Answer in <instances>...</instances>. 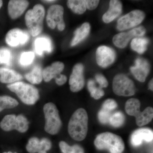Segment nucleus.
Listing matches in <instances>:
<instances>
[{"label":"nucleus","instance_id":"obj_20","mask_svg":"<svg viewBox=\"0 0 153 153\" xmlns=\"http://www.w3.org/2000/svg\"><path fill=\"white\" fill-rule=\"evenodd\" d=\"M64 68V64L60 62H54L51 66H47L43 71V77L44 81L48 82L53 78H57L61 74Z\"/></svg>","mask_w":153,"mask_h":153},{"label":"nucleus","instance_id":"obj_29","mask_svg":"<svg viewBox=\"0 0 153 153\" xmlns=\"http://www.w3.org/2000/svg\"><path fill=\"white\" fill-rule=\"evenodd\" d=\"M59 147L63 153H84V150L79 145L70 146L63 141L59 143Z\"/></svg>","mask_w":153,"mask_h":153},{"label":"nucleus","instance_id":"obj_24","mask_svg":"<svg viewBox=\"0 0 153 153\" xmlns=\"http://www.w3.org/2000/svg\"><path fill=\"white\" fill-rule=\"evenodd\" d=\"M25 77L32 84H40L43 79V71L41 66L38 65L34 66L30 72L25 74Z\"/></svg>","mask_w":153,"mask_h":153},{"label":"nucleus","instance_id":"obj_39","mask_svg":"<svg viewBox=\"0 0 153 153\" xmlns=\"http://www.w3.org/2000/svg\"><path fill=\"white\" fill-rule=\"evenodd\" d=\"M53 1V0H51V1H43L46 2H52L53 1Z\"/></svg>","mask_w":153,"mask_h":153},{"label":"nucleus","instance_id":"obj_25","mask_svg":"<svg viewBox=\"0 0 153 153\" xmlns=\"http://www.w3.org/2000/svg\"><path fill=\"white\" fill-rule=\"evenodd\" d=\"M149 42V40L146 38H134L131 44V49L139 54H143L146 50Z\"/></svg>","mask_w":153,"mask_h":153},{"label":"nucleus","instance_id":"obj_26","mask_svg":"<svg viewBox=\"0 0 153 153\" xmlns=\"http://www.w3.org/2000/svg\"><path fill=\"white\" fill-rule=\"evenodd\" d=\"M67 5L75 13L82 14L86 10L85 0H69L67 1Z\"/></svg>","mask_w":153,"mask_h":153},{"label":"nucleus","instance_id":"obj_18","mask_svg":"<svg viewBox=\"0 0 153 153\" xmlns=\"http://www.w3.org/2000/svg\"><path fill=\"white\" fill-rule=\"evenodd\" d=\"M29 3L25 0H11L8 5V11L11 19H16L23 14L29 6Z\"/></svg>","mask_w":153,"mask_h":153},{"label":"nucleus","instance_id":"obj_19","mask_svg":"<svg viewBox=\"0 0 153 153\" xmlns=\"http://www.w3.org/2000/svg\"><path fill=\"white\" fill-rule=\"evenodd\" d=\"M122 11V4L120 1L112 0L109 3L108 10L103 15L102 20L105 23H110L120 15Z\"/></svg>","mask_w":153,"mask_h":153},{"label":"nucleus","instance_id":"obj_7","mask_svg":"<svg viewBox=\"0 0 153 153\" xmlns=\"http://www.w3.org/2000/svg\"><path fill=\"white\" fill-rule=\"evenodd\" d=\"M0 127L6 131L16 130L21 133L26 132L29 128V122L27 118L22 114L7 115L0 123Z\"/></svg>","mask_w":153,"mask_h":153},{"label":"nucleus","instance_id":"obj_33","mask_svg":"<svg viewBox=\"0 0 153 153\" xmlns=\"http://www.w3.org/2000/svg\"><path fill=\"white\" fill-rule=\"evenodd\" d=\"M111 111L102 108L98 114V119L100 122L102 124L108 123L111 115Z\"/></svg>","mask_w":153,"mask_h":153},{"label":"nucleus","instance_id":"obj_13","mask_svg":"<svg viewBox=\"0 0 153 153\" xmlns=\"http://www.w3.org/2000/svg\"><path fill=\"white\" fill-rule=\"evenodd\" d=\"M115 52L111 48L105 46H100L97 49V63L102 68H106L114 62Z\"/></svg>","mask_w":153,"mask_h":153},{"label":"nucleus","instance_id":"obj_23","mask_svg":"<svg viewBox=\"0 0 153 153\" xmlns=\"http://www.w3.org/2000/svg\"><path fill=\"white\" fill-rule=\"evenodd\" d=\"M90 30V25L88 23L82 24L80 27L74 32V36L71 43V47L76 46L86 38Z\"/></svg>","mask_w":153,"mask_h":153},{"label":"nucleus","instance_id":"obj_8","mask_svg":"<svg viewBox=\"0 0 153 153\" xmlns=\"http://www.w3.org/2000/svg\"><path fill=\"white\" fill-rule=\"evenodd\" d=\"M112 88L114 92L120 96H132L135 93L133 81L123 74H118L114 76Z\"/></svg>","mask_w":153,"mask_h":153},{"label":"nucleus","instance_id":"obj_2","mask_svg":"<svg viewBox=\"0 0 153 153\" xmlns=\"http://www.w3.org/2000/svg\"><path fill=\"white\" fill-rule=\"evenodd\" d=\"M96 147L99 150H107L110 153H122L125 144L120 137L112 133L106 132L99 134L94 141Z\"/></svg>","mask_w":153,"mask_h":153},{"label":"nucleus","instance_id":"obj_41","mask_svg":"<svg viewBox=\"0 0 153 153\" xmlns=\"http://www.w3.org/2000/svg\"><path fill=\"white\" fill-rule=\"evenodd\" d=\"M3 153H17L16 152H15V153H13V152H4Z\"/></svg>","mask_w":153,"mask_h":153},{"label":"nucleus","instance_id":"obj_16","mask_svg":"<svg viewBox=\"0 0 153 153\" xmlns=\"http://www.w3.org/2000/svg\"><path fill=\"white\" fill-rule=\"evenodd\" d=\"M130 70L137 80L144 82L149 72V64L145 59L138 58L135 60V65L131 67Z\"/></svg>","mask_w":153,"mask_h":153},{"label":"nucleus","instance_id":"obj_37","mask_svg":"<svg viewBox=\"0 0 153 153\" xmlns=\"http://www.w3.org/2000/svg\"><path fill=\"white\" fill-rule=\"evenodd\" d=\"M55 82L57 85H63L67 81V77L64 74H60L57 78H55Z\"/></svg>","mask_w":153,"mask_h":153},{"label":"nucleus","instance_id":"obj_4","mask_svg":"<svg viewBox=\"0 0 153 153\" xmlns=\"http://www.w3.org/2000/svg\"><path fill=\"white\" fill-rule=\"evenodd\" d=\"M141 103L139 100L131 98L126 103V112L129 115L135 117L137 125L143 126L149 123L153 118V108L148 107L142 111H140Z\"/></svg>","mask_w":153,"mask_h":153},{"label":"nucleus","instance_id":"obj_22","mask_svg":"<svg viewBox=\"0 0 153 153\" xmlns=\"http://www.w3.org/2000/svg\"><path fill=\"white\" fill-rule=\"evenodd\" d=\"M35 49L37 54L42 55L44 52L50 53L52 51V41L47 37H39L35 41Z\"/></svg>","mask_w":153,"mask_h":153},{"label":"nucleus","instance_id":"obj_36","mask_svg":"<svg viewBox=\"0 0 153 153\" xmlns=\"http://www.w3.org/2000/svg\"><path fill=\"white\" fill-rule=\"evenodd\" d=\"M99 1H94V0H85L86 9L89 10H93L96 8L98 6Z\"/></svg>","mask_w":153,"mask_h":153},{"label":"nucleus","instance_id":"obj_17","mask_svg":"<svg viewBox=\"0 0 153 153\" xmlns=\"http://www.w3.org/2000/svg\"><path fill=\"white\" fill-rule=\"evenodd\" d=\"M153 139V132L152 130L147 128H139L132 134L131 143L134 146L137 147L140 146L144 141L150 142Z\"/></svg>","mask_w":153,"mask_h":153},{"label":"nucleus","instance_id":"obj_27","mask_svg":"<svg viewBox=\"0 0 153 153\" xmlns=\"http://www.w3.org/2000/svg\"><path fill=\"white\" fill-rule=\"evenodd\" d=\"M19 105L16 100L8 96H0V112L3 110L14 108Z\"/></svg>","mask_w":153,"mask_h":153},{"label":"nucleus","instance_id":"obj_3","mask_svg":"<svg viewBox=\"0 0 153 153\" xmlns=\"http://www.w3.org/2000/svg\"><path fill=\"white\" fill-rule=\"evenodd\" d=\"M7 87L16 93L23 103L28 105L35 104L40 97L38 89L25 82L19 81L9 84Z\"/></svg>","mask_w":153,"mask_h":153},{"label":"nucleus","instance_id":"obj_38","mask_svg":"<svg viewBox=\"0 0 153 153\" xmlns=\"http://www.w3.org/2000/svg\"><path fill=\"white\" fill-rule=\"evenodd\" d=\"M149 88L151 91H153V79L151 80L150 82L149 83Z\"/></svg>","mask_w":153,"mask_h":153},{"label":"nucleus","instance_id":"obj_6","mask_svg":"<svg viewBox=\"0 0 153 153\" xmlns=\"http://www.w3.org/2000/svg\"><path fill=\"white\" fill-rule=\"evenodd\" d=\"M43 110L46 120L45 131L50 134H56L62 126V122L57 107L54 103L49 102L44 105Z\"/></svg>","mask_w":153,"mask_h":153},{"label":"nucleus","instance_id":"obj_15","mask_svg":"<svg viewBox=\"0 0 153 153\" xmlns=\"http://www.w3.org/2000/svg\"><path fill=\"white\" fill-rule=\"evenodd\" d=\"M29 40L27 33L19 29H13L8 32L5 41L7 44L12 47L26 44Z\"/></svg>","mask_w":153,"mask_h":153},{"label":"nucleus","instance_id":"obj_34","mask_svg":"<svg viewBox=\"0 0 153 153\" xmlns=\"http://www.w3.org/2000/svg\"><path fill=\"white\" fill-rule=\"evenodd\" d=\"M117 104L116 102L113 99H108L102 104V108L112 111L117 108Z\"/></svg>","mask_w":153,"mask_h":153},{"label":"nucleus","instance_id":"obj_14","mask_svg":"<svg viewBox=\"0 0 153 153\" xmlns=\"http://www.w3.org/2000/svg\"><path fill=\"white\" fill-rule=\"evenodd\" d=\"M52 147L51 141L47 138L39 140L36 137L31 138L26 146V149L30 153H47Z\"/></svg>","mask_w":153,"mask_h":153},{"label":"nucleus","instance_id":"obj_11","mask_svg":"<svg viewBox=\"0 0 153 153\" xmlns=\"http://www.w3.org/2000/svg\"><path fill=\"white\" fill-rule=\"evenodd\" d=\"M146 32V29L143 27L134 28L128 33H121L117 34L113 37V42L116 47L124 48L127 45L131 39L134 37L142 36Z\"/></svg>","mask_w":153,"mask_h":153},{"label":"nucleus","instance_id":"obj_10","mask_svg":"<svg viewBox=\"0 0 153 153\" xmlns=\"http://www.w3.org/2000/svg\"><path fill=\"white\" fill-rule=\"evenodd\" d=\"M145 17L143 11L135 10L122 17L117 21V29L119 31L127 30L140 25Z\"/></svg>","mask_w":153,"mask_h":153},{"label":"nucleus","instance_id":"obj_31","mask_svg":"<svg viewBox=\"0 0 153 153\" xmlns=\"http://www.w3.org/2000/svg\"><path fill=\"white\" fill-rule=\"evenodd\" d=\"M12 52L10 49L5 47L0 48V65H10L12 60Z\"/></svg>","mask_w":153,"mask_h":153},{"label":"nucleus","instance_id":"obj_40","mask_svg":"<svg viewBox=\"0 0 153 153\" xmlns=\"http://www.w3.org/2000/svg\"><path fill=\"white\" fill-rule=\"evenodd\" d=\"M3 5V1H1V0H0V9L1 8V7Z\"/></svg>","mask_w":153,"mask_h":153},{"label":"nucleus","instance_id":"obj_12","mask_svg":"<svg viewBox=\"0 0 153 153\" xmlns=\"http://www.w3.org/2000/svg\"><path fill=\"white\" fill-rule=\"evenodd\" d=\"M83 70L84 67L81 63L76 64L73 68L69 80L70 90L72 92H78L84 87L85 80Z\"/></svg>","mask_w":153,"mask_h":153},{"label":"nucleus","instance_id":"obj_30","mask_svg":"<svg viewBox=\"0 0 153 153\" xmlns=\"http://www.w3.org/2000/svg\"><path fill=\"white\" fill-rule=\"evenodd\" d=\"M125 120V117L123 114L120 111H117L111 114L108 123L114 127H120L123 125Z\"/></svg>","mask_w":153,"mask_h":153},{"label":"nucleus","instance_id":"obj_9","mask_svg":"<svg viewBox=\"0 0 153 153\" xmlns=\"http://www.w3.org/2000/svg\"><path fill=\"white\" fill-rule=\"evenodd\" d=\"M64 9L60 5H53L48 9L47 16V22L49 28L54 29L57 26L58 30L63 31L65 28L63 20Z\"/></svg>","mask_w":153,"mask_h":153},{"label":"nucleus","instance_id":"obj_21","mask_svg":"<svg viewBox=\"0 0 153 153\" xmlns=\"http://www.w3.org/2000/svg\"><path fill=\"white\" fill-rule=\"evenodd\" d=\"M23 79V76L13 69L0 67V82L4 83H12L19 82Z\"/></svg>","mask_w":153,"mask_h":153},{"label":"nucleus","instance_id":"obj_28","mask_svg":"<svg viewBox=\"0 0 153 153\" xmlns=\"http://www.w3.org/2000/svg\"><path fill=\"white\" fill-rule=\"evenodd\" d=\"M87 86L91 96L94 99H100L104 95V91L102 88L100 87H97L95 81L93 79L88 80Z\"/></svg>","mask_w":153,"mask_h":153},{"label":"nucleus","instance_id":"obj_1","mask_svg":"<svg viewBox=\"0 0 153 153\" xmlns=\"http://www.w3.org/2000/svg\"><path fill=\"white\" fill-rule=\"evenodd\" d=\"M88 116L85 109L79 108L71 116L68 124V132L70 136L75 140H83L88 132Z\"/></svg>","mask_w":153,"mask_h":153},{"label":"nucleus","instance_id":"obj_35","mask_svg":"<svg viewBox=\"0 0 153 153\" xmlns=\"http://www.w3.org/2000/svg\"><path fill=\"white\" fill-rule=\"evenodd\" d=\"M95 79L98 82L100 88H106L108 85V82L105 77L101 74H97L96 75Z\"/></svg>","mask_w":153,"mask_h":153},{"label":"nucleus","instance_id":"obj_32","mask_svg":"<svg viewBox=\"0 0 153 153\" xmlns=\"http://www.w3.org/2000/svg\"><path fill=\"white\" fill-rule=\"evenodd\" d=\"M35 58L34 52H23L20 56L19 62L22 66H27L30 65Z\"/></svg>","mask_w":153,"mask_h":153},{"label":"nucleus","instance_id":"obj_5","mask_svg":"<svg viewBox=\"0 0 153 153\" xmlns=\"http://www.w3.org/2000/svg\"><path fill=\"white\" fill-rule=\"evenodd\" d=\"M45 14L44 7L41 4L36 5L26 13V25L33 37L38 36L42 32Z\"/></svg>","mask_w":153,"mask_h":153}]
</instances>
